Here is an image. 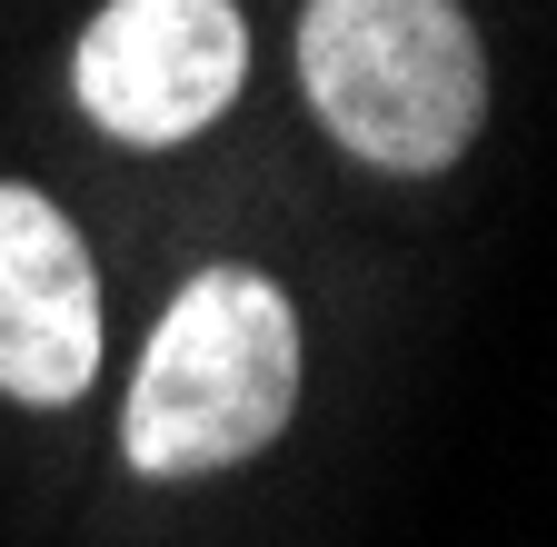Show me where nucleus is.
Masks as SVG:
<instances>
[{
  "mask_svg": "<svg viewBox=\"0 0 557 547\" xmlns=\"http://www.w3.org/2000/svg\"><path fill=\"white\" fill-rule=\"evenodd\" d=\"M299 408V319L259 269H199L150 328L120 448L139 477H199L259 458Z\"/></svg>",
  "mask_w": 557,
  "mask_h": 547,
  "instance_id": "f257e3e1",
  "label": "nucleus"
},
{
  "mask_svg": "<svg viewBox=\"0 0 557 547\" xmlns=\"http://www.w3.org/2000/svg\"><path fill=\"white\" fill-rule=\"evenodd\" d=\"M299 80L329 140L398 179L448 170L487 110V60L458 0H309Z\"/></svg>",
  "mask_w": 557,
  "mask_h": 547,
  "instance_id": "f03ea898",
  "label": "nucleus"
},
{
  "mask_svg": "<svg viewBox=\"0 0 557 547\" xmlns=\"http://www.w3.org/2000/svg\"><path fill=\"white\" fill-rule=\"evenodd\" d=\"M249 80V30L230 0H110L81 30L70 90L129 150L199 140Z\"/></svg>",
  "mask_w": 557,
  "mask_h": 547,
  "instance_id": "7ed1b4c3",
  "label": "nucleus"
},
{
  "mask_svg": "<svg viewBox=\"0 0 557 547\" xmlns=\"http://www.w3.org/2000/svg\"><path fill=\"white\" fill-rule=\"evenodd\" d=\"M100 378V279L40 189L0 179V398L70 408Z\"/></svg>",
  "mask_w": 557,
  "mask_h": 547,
  "instance_id": "20e7f679",
  "label": "nucleus"
}]
</instances>
